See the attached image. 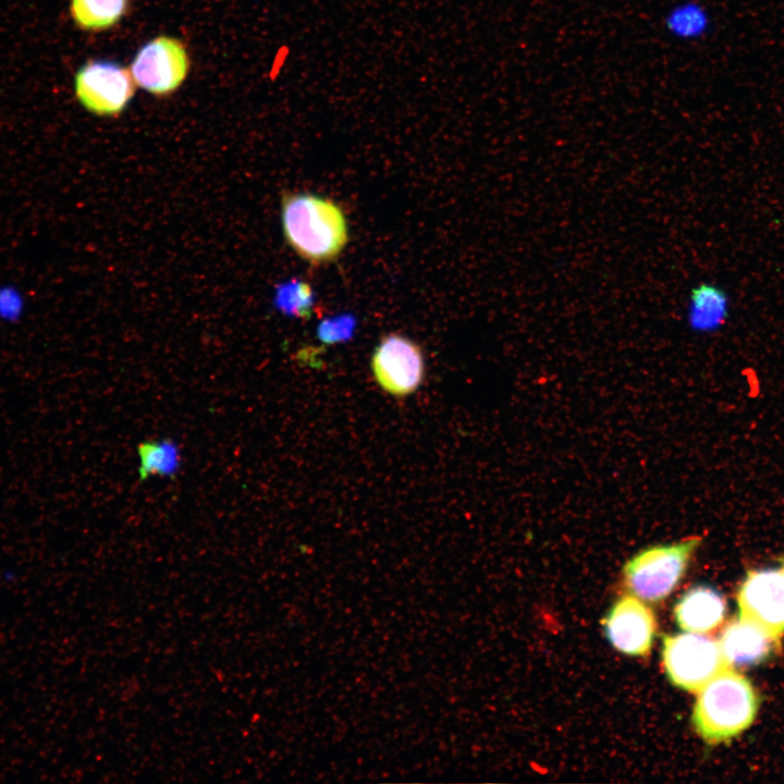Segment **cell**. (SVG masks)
Listing matches in <instances>:
<instances>
[{"label": "cell", "mask_w": 784, "mask_h": 784, "mask_svg": "<svg viewBox=\"0 0 784 784\" xmlns=\"http://www.w3.org/2000/svg\"><path fill=\"white\" fill-rule=\"evenodd\" d=\"M281 223L287 245L305 261H334L348 243V224L332 199L309 192H284Z\"/></svg>", "instance_id": "6da1fadb"}, {"label": "cell", "mask_w": 784, "mask_h": 784, "mask_svg": "<svg viewBox=\"0 0 784 784\" xmlns=\"http://www.w3.org/2000/svg\"><path fill=\"white\" fill-rule=\"evenodd\" d=\"M759 707L751 683L731 667L698 690L691 721L698 735L709 744L730 740L754 722Z\"/></svg>", "instance_id": "7a4b0ae2"}, {"label": "cell", "mask_w": 784, "mask_h": 784, "mask_svg": "<svg viewBox=\"0 0 784 784\" xmlns=\"http://www.w3.org/2000/svg\"><path fill=\"white\" fill-rule=\"evenodd\" d=\"M701 541L696 535L640 550L624 565V583L641 600L665 599L684 576Z\"/></svg>", "instance_id": "3957f363"}, {"label": "cell", "mask_w": 784, "mask_h": 784, "mask_svg": "<svg viewBox=\"0 0 784 784\" xmlns=\"http://www.w3.org/2000/svg\"><path fill=\"white\" fill-rule=\"evenodd\" d=\"M662 661L670 682L687 691H698L730 667L716 640L691 632L664 636Z\"/></svg>", "instance_id": "277c9868"}, {"label": "cell", "mask_w": 784, "mask_h": 784, "mask_svg": "<svg viewBox=\"0 0 784 784\" xmlns=\"http://www.w3.org/2000/svg\"><path fill=\"white\" fill-rule=\"evenodd\" d=\"M377 383L387 393L404 397L415 393L421 385L425 373V356L418 343L404 334H384L370 362Z\"/></svg>", "instance_id": "5b68a950"}, {"label": "cell", "mask_w": 784, "mask_h": 784, "mask_svg": "<svg viewBox=\"0 0 784 784\" xmlns=\"http://www.w3.org/2000/svg\"><path fill=\"white\" fill-rule=\"evenodd\" d=\"M135 85L131 71L109 60L87 61L74 77V90L81 105L102 117L120 114L133 98Z\"/></svg>", "instance_id": "8992f818"}, {"label": "cell", "mask_w": 784, "mask_h": 784, "mask_svg": "<svg viewBox=\"0 0 784 784\" xmlns=\"http://www.w3.org/2000/svg\"><path fill=\"white\" fill-rule=\"evenodd\" d=\"M189 60L176 38L159 36L146 42L135 54L131 73L136 85L154 95H168L185 79Z\"/></svg>", "instance_id": "52a82bcc"}, {"label": "cell", "mask_w": 784, "mask_h": 784, "mask_svg": "<svg viewBox=\"0 0 784 784\" xmlns=\"http://www.w3.org/2000/svg\"><path fill=\"white\" fill-rule=\"evenodd\" d=\"M739 617L750 621L772 637L784 634V571L749 572L737 593Z\"/></svg>", "instance_id": "ba28073f"}, {"label": "cell", "mask_w": 784, "mask_h": 784, "mask_svg": "<svg viewBox=\"0 0 784 784\" xmlns=\"http://www.w3.org/2000/svg\"><path fill=\"white\" fill-rule=\"evenodd\" d=\"M656 618L636 596H623L603 620L604 633L611 645L628 656H645L656 635Z\"/></svg>", "instance_id": "9c48e42d"}, {"label": "cell", "mask_w": 784, "mask_h": 784, "mask_svg": "<svg viewBox=\"0 0 784 784\" xmlns=\"http://www.w3.org/2000/svg\"><path fill=\"white\" fill-rule=\"evenodd\" d=\"M779 639L757 624L739 617L722 630L719 646L728 666H751L764 661Z\"/></svg>", "instance_id": "30bf717a"}, {"label": "cell", "mask_w": 784, "mask_h": 784, "mask_svg": "<svg viewBox=\"0 0 784 784\" xmlns=\"http://www.w3.org/2000/svg\"><path fill=\"white\" fill-rule=\"evenodd\" d=\"M726 614V601L714 588L696 586L687 590L674 608L677 625L685 632L708 633L720 626Z\"/></svg>", "instance_id": "8fae6325"}, {"label": "cell", "mask_w": 784, "mask_h": 784, "mask_svg": "<svg viewBox=\"0 0 784 784\" xmlns=\"http://www.w3.org/2000/svg\"><path fill=\"white\" fill-rule=\"evenodd\" d=\"M730 307V296L722 286L700 282L693 286L687 298V322L694 330L713 331L725 322Z\"/></svg>", "instance_id": "7c38bea8"}, {"label": "cell", "mask_w": 784, "mask_h": 784, "mask_svg": "<svg viewBox=\"0 0 784 784\" xmlns=\"http://www.w3.org/2000/svg\"><path fill=\"white\" fill-rule=\"evenodd\" d=\"M662 25L673 39L695 42L710 34L713 20L710 10L700 0H681L664 13Z\"/></svg>", "instance_id": "4fadbf2b"}, {"label": "cell", "mask_w": 784, "mask_h": 784, "mask_svg": "<svg viewBox=\"0 0 784 784\" xmlns=\"http://www.w3.org/2000/svg\"><path fill=\"white\" fill-rule=\"evenodd\" d=\"M127 4L128 0H71L70 13L79 28L101 30L115 25Z\"/></svg>", "instance_id": "5bb4252c"}, {"label": "cell", "mask_w": 784, "mask_h": 784, "mask_svg": "<svg viewBox=\"0 0 784 784\" xmlns=\"http://www.w3.org/2000/svg\"><path fill=\"white\" fill-rule=\"evenodd\" d=\"M139 478L173 476L181 464L177 445L170 440L145 441L138 445Z\"/></svg>", "instance_id": "9a60e30c"}, {"label": "cell", "mask_w": 784, "mask_h": 784, "mask_svg": "<svg viewBox=\"0 0 784 784\" xmlns=\"http://www.w3.org/2000/svg\"><path fill=\"white\" fill-rule=\"evenodd\" d=\"M316 297L311 285L301 279H291L277 285L273 306L283 315L309 319L314 314Z\"/></svg>", "instance_id": "2e32d148"}, {"label": "cell", "mask_w": 784, "mask_h": 784, "mask_svg": "<svg viewBox=\"0 0 784 784\" xmlns=\"http://www.w3.org/2000/svg\"><path fill=\"white\" fill-rule=\"evenodd\" d=\"M357 324V317L350 313L327 317L317 326V339L324 345L348 342L354 338Z\"/></svg>", "instance_id": "e0dca14e"}, {"label": "cell", "mask_w": 784, "mask_h": 784, "mask_svg": "<svg viewBox=\"0 0 784 784\" xmlns=\"http://www.w3.org/2000/svg\"><path fill=\"white\" fill-rule=\"evenodd\" d=\"M783 571H784V567H783Z\"/></svg>", "instance_id": "ac0fdd59"}]
</instances>
